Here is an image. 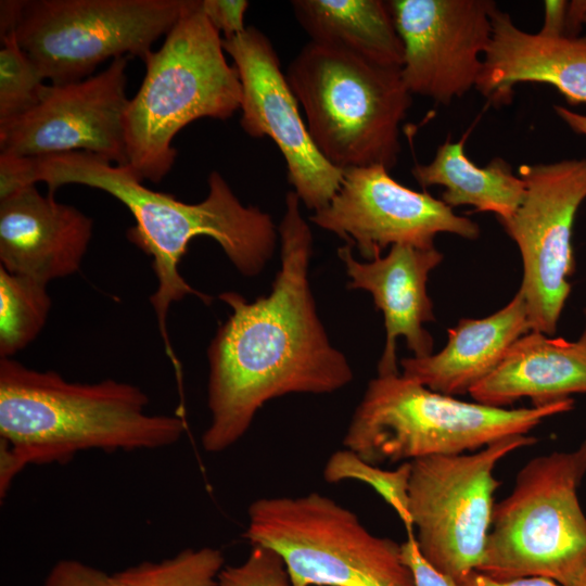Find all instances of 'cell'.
I'll return each instance as SVG.
<instances>
[{
  "label": "cell",
  "instance_id": "cell-2",
  "mask_svg": "<svg viewBox=\"0 0 586 586\" xmlns=\"http://www.w3.org/2000/svg\"><path fill=\"white\" fill-rule=\"evenodd\" d=\"M36 181L44 182L49 193L65 184H82L111 194L129 209L136 224L127 237L152 258L157 288L150 302L165 352L176 369L179 361L166 324L171 305L188 295L205 304L212 301L189 285L179 272L189 243L200 235L212 238L245 277L259 275L277 247L279 232L270 215L244 205L216 170L208 176L207 196L190 204L144 187L129 166L92 153L54 154L36 157Z\"/></svg>",
  "mask_w": 586,
  "mask_h": 586
},
{
  "label": "cell",
  "instance_id": "cell-7",
  "mask_svg": "<svg viewBox=\"0 0 586 586\" xmlns=\"http://www.w3.org/2000/svg\"><path fill=\"white\" fill-rule=\"evenodd\" d=\"M586 451H552L519 471L512 492L494 505L477 570L496 579L526 576L581 586L586 576V515L577 488Z\"/></svg>",
  "mask_w": 586,
  "mask_h": 586
},
{
  "label": "cell",
  "instance_id": "cell-23",
  "mask_svg": "<svg viewBox=\"0 0 586 586\" xmlns=\"http://www.w3.org/2000/svg\"><path fill=\"white\" fill-rule=\"evenodd\" d=\"M51 308L48 284L0 266V357L29 345L44 327Z\"/></svg>",
  "mask_w": 586,
  "mask_h": 586
},
{
  "label": "cell",
  "instance_id": "cell-28",
  "mask_svg": "<svg viewBox=\"0 0 586 586\" xmlns=\"http://www.w3.org/2000/svg\"><path fill=\"white\" fill-rule=\"evenodd\" d=\"M586 16V1H544L540 33L550 36L577 37Z\"/></svg>",
  "mask_w": 586,
  "mask_h": 586
},
{
  "label": "cell",
  "instance_id": "cell-1",
  "mask_svg": "<svg viewBox=\"0 0 586 586\" xmlns=\"http://www.w3.org/2000/svg\"><path fill=\"white\" fill-rule=\"evenodd\" d=\"M278 232L281 264L270 292L253 302L233 291L219 295L231 314L207 348L211 420L201 438L206 453L241 440L267 402L333 393L354 377L318 316L308 276L313 234L293 190Z\"/></svg>",
  "mask_w": 586,
  "mask_h": 586
},
{
  "label": "cell",
  "instance_id": "cell-13",
  "mask_svg": "<svg viewBox=\"0 0 586 586\" xmlns=\"http://www.w3.org/2000/svg\"><path fill=\"white\" fill-rule=\"evenodd\" d=\"M382 165L343 170L342 183L310 221L355 246L366 260L382 256L387 246L434 247L438 233L467 240L480 237V226L426 191L411 190Z\"/></svg>",
  "mask_w": 586,
  "mask_h": 586
},
{
  "label": "cell",
  "instance_id": "cell-39",
  "mask_svg": "<svg viewBox=\"0 0 586 586\" xmlns=\"http://www.w3.org/2000/svg\"><path fill=\"white\" fill-rule=\"evenodd\" d=\"M584 24H586V16H585V20H584Z\"/></svg>",
  "mask_w": 586,
  "mask_h": 586
},
{
  "label": "cell",
  "instance_id": "cell-22",
  "mask_svg": "<svg viewBox=\"0 0 586 586\" xmlns=\"http://www.w3.org/2000/svg\"><path fill=\"white\" fill-rule=\"evenodd\" d=\"M469 132L456 142L447 139L429 164H416L411 174L422 188L444 187L441 200L451 208L469 205L495 214L499 222L507 220L524 198L525 181L501 157L484 167L475 165L464 152Z\"/></svg>",
  "mask_w": 586,
  "mask_h": 586
},
{
  "label": "cell",
  "instance_id": "cell-36",
  "mask_svg": "<svg viewBox=\"0 0 586 586\" xmlns=\"http://www.w3.org/2000/svg\"><path fill=\"white\" fill-rule=\"evenodd\" d=\"M582 446L584 447L585 451H586V438L585 441L582 443Z\"/></svg>",
  "mask_w": 586,
  "mask_h": 586
},
{
  "label": "cell",
  "instance_id": "cell-9",
  "mask_svg": "<svg viewBox=\"0 0 586 586\" xmlns=\"http://www.w3.org/2000/svg\"><path fill=\"white\" fill-rule=\"evenodd\" d=\"M189 0H22L15 34L51 85L92 76L120 56L142 61L173 28Z\"/></svg>",
  "mask_w": 586,
  "mask_h": 586
},
{
  "label": "cell",
  "instance_id": "cell-27",
  "mask_svg": "<svg viewBox=\"0 0 586 586\" xmlns=\"http://www.w3.org/2000/svg\"><path fill=\"white\" fill-rule=\"evenodd\" d=\"M218 586H291L284 561L269 547L252 545L239 565L225 566Z\"/></svg>",
  "mask_w": 586,
  "mask_h": 586
},
{
  "label": "cell",
  "instance_id": "cell-30",
  "mask_svg": "<svg viewBox=\"0 0 586 586\" xmlns=\"http://www.w3.org/2000/svg\"><path fill=\"white\" fill-rule=\"evenodd\" d=\"M36 157L0 152V200L35 186Z\"/></svg>",
  "mask_w": 586,
  "mask_h": 586
},
{
  "label": "cell",
  "instance_id": "cell-5",
  "mask_svg": "<svg viewBox=\"0 0 586 586\" xmlns=\"http://www.w3.org/2000/svg\"><path fill=\"white\" fill-rule=\"evenodd\" d=\"M573 407L572 398L544 406L493 407L434 392L402 373L378 374L352 416L343 445L373 466L472 453L500 438L527 434Z\"/></svg>",
  "mask_w": 586,
  "mask_h": 586
},
{
  "label": "cell",
  "instance_id": "cell-24",
  "mask_svg": "<svg viewBox=\"0 0 586 586\" xmlns=\"http://www.w3.org/2000/svg\"><path fill=\"white\" fill-rule=\"evenodd\" d=\"M225 568L213 547L183 549L161 561H144L111 574L112 586H218Z\"/></svg>",
  "mask_w": 586,
  "mask_h": 586
},
{
  "label": "cell",
  "instance_id": "cell-16",
  "mask_svg": "<svg viewBox=\"0 0 586 586\" xmlns=\"http://www.w3.org/2000/svg\"><path fill=\"white\" fill-rule=\"evenodd\" d=\"M337 256L349 278L347 288L369 292L375 307L383 313L386 339L378 374L399 373L396 357L399 336L405 339L413 357L431 355L434 341L423 324L434 321L435 316L426 284L443 254L435 246L395 244L385 256L359 262L353 256V247L345 244L339 247Z\"/></svg>",
  "mask_w": 586,
  "mask_h": 586
},
{
  "label": "cell",
  "instance_id": "cell-19",
  "mask_svg": "<svg viewBox=\"0 0 586 586\" xmlns=\"http://www.w3.org/2000/svg\"><path fill=\"white\" fill-rule=\"evenodd\" d=\"M531 331L520 290L496 313L483 318H462L447 330V343L438 353L400 360L402 374L447 395L469 394L489 375L510 346Z\"/></svg>",
  "mask_w": 586,
  "mask_h": 586
},
{
  "label": "cell",
  "instance_id": "cell-31",
  "mask_svg": "<svg viewBox=\"0 0 586 586\" xmlns=\"http://www.w3.org/2000/svg\"><path fill=\"white\" fill-rule=\"evenodd\" d=\"M250 3L245 0H201V8L211 24L228 38L245 30L244 15Z\"/></svg>",
  "mask_w": 586,
  "mask_h": 586
},
{
  "label": "cell",
  "instance_id": "cell-11",
  "mask_svg": "<svg viewBox=\"0 0 586 586\" xmlns=\"http://www.w3.org/2000/svg\"><path fill=\"white\" fill-rule=\"evenodd\" d=\"M524 198L500 221L522 258L523 294L531 331L555 335L575 271L573 227L586 200V160L570 158L519 167Z\"/></svg>",
  "mask_w": 586,
  "mask_h": 586
},
{
  "label": "cell",
  "instance_id": "cell-14",
  "mask_svg": "<svg viewBox=\"0 0 586 586\" xmlns=\"http://www.w3.org/2000/svg\"><path fill=\"white\" fill-rule=\"evenodd\" d=\"M129 60L114 59L104 71L77 82L47 85L36 106L0 125V152L43 157L79 151L127 165Z\"/></svg>",
  "mask_w": 586,
  "mask_h": 586
},
{
  "label": "cell",
  "instance_id": "cell-8",
  "mask_svg": "<svg viewBox=\"0 0 586 586\" xmlns=\"http://www.w3.org/2000/svg\"><path fill=\"white\" fill-rule=\"evenodd\" d=\"M244 537L280 555L291 586H415L399 544L319 493L254 500Z\"/></svg>",
  "mask_w": 586,
  "mask_h": 586
},
{
  "label": "cell",
  "instance_id": "cell-12",
  "mask_svg": "<svg viewBox=\"0 0 586 586\" xmlns=\"http://www.w3.org/2000/svg\"><path fill=\"white\" fill-rule=\"evenodd\" d=\"M222 48L241 81L242 129L252 138H270L285 161L288 180L301 203L314 212L322 209L337 192L343 170L316 148L272 42L249 26L222 38Z\"/></svg>",
  "mask_w": 586,
  "mask_h": 586
},
{
  "label": "cell",
  "instance_id": "cell-4",
  "mask_svg": "<svg viewBox=\"0 0 586 586\" xmlns=\"http://www.w3.org/2000/svg\"><path fill=\"white\" fill-rule=\"evenodd\" d=\"M225 53L201 0H189L162 47L143 60L145 75L124 118L127 166L141 180L157 183L170 171L173 140L182 128L240 110L241 81Z\"/></svg>",
  "mask_w": 586,
  "mask_h": 586
},
{
  "label": "cell",
  "instance_id": "cell-37",
  "mask_svg": "<svg viewBox=\"0 0 586 586\" xmlns=\"http://www.w3.org/2000/svg\"><path fill=\"white\" fill-rule=\"evenodd\" d=\"M581 586H586V576H585L584 581L582 582Z\"/></svg>",
  "mask_w": 586,
  "mask_h": 586
},
{
  "label": "cell",
  "instance_id": "cell-17",
  "mask_svg": "<svg viewBox=\"0 0 586 586\" xmlns=\"http://www.w3.org/2000/svg\"><path fill=\"white\" fill-rule=\"evenodd\" d=\"M93 221L35 186L0 200V266L48 284L78 271Z\"/></svg>",
  "mask_w": 586,
  "mask_h": 586
},
{
  "label": "cell",
  "instance_id": "cell-10",
  "mask_svg": "<svg viewBox=\"0 0 586 586\" xmlns=\"http://www.w3.org/2000/svg\"><path fill=\"white\" fill-rule=\"evenodd\" d=\"M536 441L512 435L469 454L410 461V520L419 549L434 568L456 582L481 568L500 486L494 470L510 453Z\"/></svg>",
  "mask_w": 586,
  "mask_h": 586
},
{
  "label": "cell",
  "instance_id": "cell-18",
  "mask_svg": "<svg viewBox=\"0 0 586 586\" xmlns=\"http://www.w3.org/2000/svg\"><path fill=\"white\" fill-rule=\"evenodd\" d=\"M475 89L493 105L509 104L519 84L553 86L571 105L586 103V36L562 37L520 29L497 7Z\"/></svg>",
  "mask_w": 586,
  "mask_h": 586
},
{
  "label": "cell",
  "instance_id": "cell-29",
  "mask_svg": "<svg viewBox=\"0 0 586 586\" xmlns=\"http://www.w3.org/2000/svg\"><path fill=\"white\" fill-rule=\"evenodd\" d=\"M42 586H112V577L89 564L66 559L52 566Z\"/></svg>",
  "mask_w": 586,
  "mask_h": 586
},
{
  "label": "cell",
  "instance_id": "cell-15",
  "mask_svg": "<svg viewBox=\"0 0 586 586\" xmlns=\"http://www.w3.org/2000/svg\"><path fill=\"white\" fill-rule=\"evenodd\" d=\"M403 80L411 94L449 104L475 88L492 37V0H391Z\"/></svg>",
  "mask_w": 586,
  "mask_h": 586
},
{
  "label": "cell",
  "instance_id": "cell-33",
  "mask_svg": "<svg viewBox=\"0 0 586 586\" xmlns=\"http://www.w3.org/2000/svg\"><path fill=\"white\" fill-rule=\"evenodd\" d=\"M458 584L460 586H563L550 578L542 576L496 579L479 571H473L466 575Z\"/></svg>",
  "mask_w": 586,
  "mask_h": 586
},
{
  "label": "cell",
  "instance_id": "cell-3",
  "mask_svg": "<svg viewBox=\"0 0 586 586\" xmlns=\"http://www.w3.org/2000/svg\"><path fill=\"white\" fill-rule=\"evenodd\" d=\"M148 405V395L127 382H71L1 358V496L28 464L64 463L91 449L150 450L177 443L184 420L150 415Z\"/></svg>",
  "mask_w": 586,
  "mask_h": 586
},
{
  "label": "cell",
  "instance_id": "cell-25",
  "mask_svg": "<svg viewBox=\"0 0 586 586\" xmlns=\"http://www.w3.org/2000/svg\"><path fill=\"white\" fill-rule=\"evenodd\" d=\"M410 472V461L397 469L384 470L344 448L330 456L323 469V479L329 483L356 480L370 485L396 511L407 533H413L408 506Z\"/></svg>",
  "mask_w": 586,
  "mask_h": 586
},
{
  "label": "cell",
  "instance_id": "cell-34",
  "mask_svg": "<svg viewBox=\"0 0 586 586\" xmlns=\"http://www.w3.org/2000/svg\"><path fill=\"white\" fill-rule=\"evenodd\" d=\"M22 0L0 1V38L15 31L21 13Z\"/></svg>",
  "mask_w": 586,
  "mask_h": 586
},
{
  "label": "cell",
  "instance_id": "cell-35",
  "mask_svg": "<svg viewBox=\"0 0 586 586\" xmlns=\"http://www.w3.org/2000/svg\"><path fill=\"white\" fill-rule=\"evenodd\" d=\"M556 114L576 133L586 137V115L561 105L553 106Z\"/></svg>",
  "mask_w": 586,
  "mask_h": 586
},
{
  "label": "cell",
  "instance_id": "cell-21",
  "mask_svg": "<svg viewBox=\"0 0 586 586\" xmlns=\"http://www.w3.org/2000/svg\"><path fill=\"white\" fill-rule=\"evenodd\" d=\"M291 7L309 41L402 67L404 49L388 1L293 0Z\"/></svg>",
  "mask_w": 586,
  "mask_h": 586
},
{
  "label": "cell",
  "instance_id": "cell-20",
  "mask_svg": "<svg viewBox=\"0 0 586 586\" xmlns=\"http://www.w3.org/2000/svg\"><path fill=\"white\" fill-rule=\"evenodd\" d=\"M586 393V329L576 341L530 331L470 391L480 404L509 408L521 398L544 406Z\"/></svg>",
  "mask_w": 586,
  "mask_h": 586
},
{
  "label": "cell",
  "instance_id": "cell-6",
  "mask_svg": "<svg viewBox=\"0 0 586 586\" xmlns=\"http://www.w3.org/2000/svg\"><path fill=\"white\" fill-rule=\"evenodd\" d=\"M308 132L334 167H395L412 104L400 67L308 41L286 68Z\"/></svg>",
  "mask_w": 586,
  "mask_h": 586
},
{
  "label": "cell",
  "instance_id": "cell-38",
  "mask_svg": "<svg viewBox=\"0 0 586 586\" xmlns=\"http://www.w3.org/2000/svg\"><path fill=\"white\" fill-rule=\"evenodd\" d=\"M584 316H585V319H586V307L584 309ZM585 329H586V323H585Z\"/></svg>",
  "mask_w": 586,
  "mask_h": 586
},
{
  "label": "cell",
  "instance_id": "cell-26",
  "mask_svg": "<svg viewBox=\"0 0 586 586\" xmlns=\"http://www.w3.org/2000/svg\"><path fill=\"white\" fill-rule=\"evenodd\" d=\"M0 125L36 106L46 88L44 77L21 48L15 31L1 39Z\"/></svg>",
  "mask_w": 586,
  "mask_h": 586
},
{
  "label": "cell",
  "instance_id": "cell-32",
  "mask_svg": "<svg viewBox=\"0 0 586 586\" xmlns=\"http://www.w3.org/2000/svg\"><path fill=\"white\" fill-rule=\"evenodd\" d=\"M400 550L402 559L411 573L415 586H460L422 556L413 533H408L407 539L400 544Z\"/></svg>",
  "mask_w": 586,
  "mask_h": 586
}]
</instances>
